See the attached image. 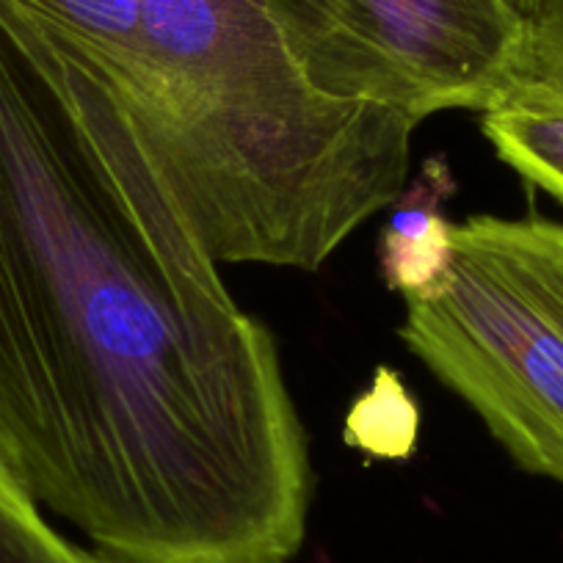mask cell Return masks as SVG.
Segmentation results:
<instances>
[{"mask_svg": "<svg viewBox=\"0 0 563 563\" xmlns=\"http://www.w3.org/2000/svg\"><path fill=\"white\" fill-rule=\"evenodd\" d=\"M400 340L478 415L519 470L563 484V224L470 216Z\"/></svg>", "mask_w": 563, "mask_h": 563, "instance_id": "obj_3", "label": "cell"}, {"mask_svg": "<svg viewBox=\"0 0 563 563\" xmlns=\"http://www.w3.org/2000/svg\"><path fill=\"white\" fill-rule=\"evenodd\" d=\"M108 78L219 263L323 268L409 180L420 122L312 84L265 0H141Z\"/></svg>", "mask_w": 563, "mask_h": 563, "instance_id": "obj_2", "label": "cell"}, {"mask_svg": "<svg viewBox=\"0 0 563 563\" xmlns=\"http://www.w3.org/2000/svg\"><path fill=\"white\" fill-rule=\"evenodd\" d=\"M528 25L533 36V80L563 89V0H533Z\"/></svg>", "mask_w": 563, "mask_h": 563, "instance_id": "obj_9", "label": "cell"}, {"mask_svg": "<svg viewBox=\"0 0 563 563\" xmlns=\"http://www.w3.org/2000/svg\"><path fill=\"white\" fill-rule=\"evenodd\" d=\"M420 411L398 373L378 367L365 395L345 415V445L371 453L382 462H404L415 453Z\"/></svg>", "mask_w": 563, "mask_h": 563, "instance_id": "obj_7", "label": "cell"}, {"mask_svg": "<svg viewBox=\"0 0 563 563\" xmlns=\"http://www.w3.org/2000/svg\"><path fill=\"white\" fill-rule=\"evenodd\" d=\"M0 563H119L106 552L73 544L45 517V508L0 462Z\"/></svg>", "mask_w": 563, "mask_h": 563, "instance_id": "obj_8", "label": "cell"}, {"mask_svg": "<svg viewBox=\"0 0 563 563\" xmlns=\"http://www.w3.org/2000/svg\"><path fill=\"white\" fill-rule=\"evenodd\" d=\"M481 130L503 164L563 202V89L528 80L481 113Z\"/></svg>", "mask_w": 563, "mask_h": 563, "instance_id": "obj_6", "label": "cell"}, {"mask_svg": "<svg viewBox=\"0 0 563 563\" xmlns=\"http://www.w3.org/2000/svg\"><path fill=\"white\" fill-rule=\"evenodd\" d=\"M456 191L459 183L448 161L431 155L389 205L378 235V271L384 285L404 299L431 294L445 279L453 243L445 205Z\"/></svg>", "mask_w": 563, "mask_h": 563, "instance_id": "obj_5", "label": "cell"}, {"mask_svg": "<svg viewBox=\"0 0 563 563\" xmlns=\"http://www.w3.org/2000/svg\"><path fill=\"white\" fill-rule=\"evenodd\" d=\"M312 84L411 119L489 111L533 80L511 0H265Z\"/></svg>", "mask_w": 563, "mask_h": 563, "instance_id": "obj_4", "label": "cell"}, {"mask_svg": "<svg viewBox=\"0 0 563 563\" xmlns=\"http://www.w3.org/2000/svg\"><path fill=\"white\" fill-rule=\"evenodd\" d=\"M0 462L119 563H288L312 462L106 69L0 0Z\"/></svg>", "mask_w": 563, "mask_h": 563, "instance_id": "obj_1", "label": "cell"}]
</instances>
